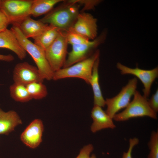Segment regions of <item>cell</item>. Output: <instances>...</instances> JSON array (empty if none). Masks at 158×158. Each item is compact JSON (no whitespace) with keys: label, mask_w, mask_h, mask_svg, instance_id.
<instances>
[{"label":"cell","mask_w":158,"mask_h":158,"mask_svg":"<svg viewBox=\"0 0 158 158\" xmlns=\"http://www.w3.org/2000/svg\"><path fill=\"white\" fill-rule=\"evenodd\" d=\"M68 44L65 31L61 30L55 40L45 51L47 59L54 72L63 66Z\"/></svg>","instance_id":"obj_5"},{"label":"cell","mask_w":158,"mask_h":158,"mask_svg":"<svg viewBox=\"0 0 158 158\" xmlns=\"http://www.w3.org/2000/svg\"><path fill=\"white\" fill-rule=\"evenodd\" d=\"M137 83V79L135 78L130 79L116 95L106 99L105 104L107 108L105 112L111 118L113 119L119 111L128 105L136 90Z\"/></svg>","instance_id":"obj_6"},{"label":"cell","mask_w":158,"mask_h":158,"mask_svg":"<svg viewBox=\"0 0 158 158\" xmlns=\"http://www.w3.org/2000/svg\"><path fill=\"white\" fill-rule=\"evenodd\" d=\"M0 48L12 51L21 60L25 59L26 56V52L11 29H7L0 32Z\"/></svg>","instance_id":"obj_14"},{"label":"cell","mask_w":158,"mask_h":158,"mask_svg":"<svg viewBox=\"0 0 158 158\" xmlns=\"http://www.w3.org/2000/svg\"><path fill=\"white\" fill-rule=\"evenodd\" d=\"M149 106L155 112L158 111V90H156L155 93L152 96L150 99L148 100Z\"/></svg>","instance_id":"obj_27"},{"label":"cell","mask_w":158,"mask_h":158,"mask_svg":"<svg viewBox=\"0 0 158 158\" xmlns=\"http://www.w3.org/2000/svg\"><path fill=\"white\" fill-rule=\"evenodd\" d=\"M75 1L79 4H84V6L83 10L91 9L94 8L99 3L100 0H75Z\"/></svg>","instance_id":"obj_26"},{"label":"cell","mask_w":158,"mask_h":158,"mask_svg":"<svg viewBox=\"0 0 158 158\" xmlns=\"http://www.w3.org/2000/svg\"><path fill=\"white\" fill-rule=\"evenodd\" d=\"M26 86L32 99H41L47 95V88L43 82H33L27 85Z\"/></svg>","instance_id":"obj_21"},{"label":"cell","mask_w":158,"mask_h":158,"mask_svg":"<svg viewBox=\"0 0 158 158\" xmlns=\"http://www.w3.org/2000/svg\"><path fill=\"white\" fill-rule=\"evenodd\" d=\"M62 0H32L30 15L35 17L47 14Z\"/></svg>","instance_id":"obj_19"},{"label":"cell","mask_w":158,"mask_h":158,"mask_svg":"<svg viewBox=\"0 0 158 158\" xmlns=\"http://www.w3.org/2000/svg\"><path fill=\"white\" fill-rule=\"evenodd\" d=\"M117 68L120 71L122 75L131 74L134 75L139 79L143 84V96L147 98L150 93L152 85L158 76V68L150 70L140 69L138 67L132 68L123 65L120 63L116 65Z\"/></svg>","instance_id":"obj_10"},{"label":"cell","mask_w":158,"mask_h":158,"mask_svg":"<svg viewBox=\"0 0 158 158\" xmlns=\"http://www.w3.org/2000/svg\"><path fill=\"white\" fill-rule=\"evenodd\" d=\"M90 158H96V157L95 154H93L90 156Z\"/></svg>","instance_id":"obj_30"},{"label":"cell","mask_w":158,"mask_h":158,"mask_svg":"<svg viewBox=\"0 0 158 158\" xmlns=\"http://www.w3.org/2000/svg\"><path fill=\"white\" fill-rule=\"evenodd\" d=\"M150 150L147 158H158V131H152L148 143Z\"/></svg>","instance_id":"obj_22"},{"label":"cell","mask_w":158,"mask_h":158,"mask_svg":"<svg viewBox=\"0 0 158 158\" xmlns=\"http://www.w3.org/2000/svg\"><path fill=\"white\" fill-rule=\"evenodd\" d=\"M22 123L16 112L13 110L5 112L0 108V134H8Z\"/></svg>","instance_id":"obj_16"},{"label":"cell","mask_w":158,"mask_h":158,"mask_svg":"<svg viewBox=\"0 0 158 158\" xmlns=\"http://www.w3.org/2000/svg\"><path fill=\"white\" fill-rule=\"evenodd\" d=\"M10 29L22 47L31 56L44 80H52L54 72L47 59L45 51L25 37L17 25H13Z\"/></svg>","instance_id":"obj_2"},{"label":"cell","mask_w":158,"mask_h":158,"mask_svg":"<svg viewBox=\"0 0 158 158\" xmlns=\"http://www.w3.org/2000/svg\"><path fill=\"white\" fill-rule=\"evenodd\" d=\"M9 24L6 16L3 12L0 10V32L7 29Z\"/></svg>","instance_id":"obj_28"},{"label":"cell","mask_w":158,"mask_h":158,"mask_svg":"<svg viewBox=\"0 0 158 158\" xmlns=\"http://www.w3.org/2000/svg\"><path fill=\"white\" fill-rule=\"evenodd\" d=\"M13 78L14 83L25 86L33 82H43L44 80L37 67L26 62L19 63L15 66Z\"/></svg>","instance_id":"obj_11"},{"label":"cell","mask_w":158,"mask_h":158,"mask_svg":"<svg viewBox=\"0 0 158 158\" xmlns=\"http://www.w3.org/2000/svg\"><path fill=\"white\" fill-rule=\"evenodd\" d=\"M32 0H3L1 10L6 16L10 24H17L30 16Z\"/></svg>","instance_id":"obj_8"},{"label":"cell","mask_w":158,"mask_h":158,"mask_svg":"<svg viewBox=\"0 0 158 158\" xmlns=\"http://www.w3.org/2000/svg\"><path fill=\"white\" fill-rule=\"evenodd\" d=\"M99 63V58L95 61L92 69L90 84L92 88L94 94V105L104 107L106 105L99 83L98 68Z\"/></svg>","instance_id":"obj_17"},{"label":"cell","mask_w":158,"mask_h":158,"mask_svg":"<svg viewBox=\"0 0 158 158\" xmlns=\"http://www.w3.org/2000/svg\"><path fill=\"white\" fill-rule=\"evenodd\" d=\"M139 142L137 138H130L129 140V146L127 152H123L122 158H132V153L133 150L135 146L138 145Z\"/></svg>","instance_id":"obj_24"},{"label":"cell","mask_w":158,"mask_h":158,"mask_svg":"<svg viewBox=\"0 0 158 158\" xmlns=\"http://www.w3.org/2000/svg\"><path fill=\"white\" fill-rule=\"evenodd\" d=\"M107 33V30H105L94 40L72 45V50L68 53L63 68L70 66L89 57L88 55L104 42Z\"/></svg>","instance_id":"obj_7"},{"label":"cell","mask_w":158,"mask_h":158,"mask_svg":"<svg viewBox=\"0 0 158 158\" xmlns=\"http://www.w3.org/2000/svg\"><path fill=\"white\" fill-rule=\"evenodd\" d=\"M100 55L97 49L90 56L70 66L54 72L52 80H56L69 78H81L90 84L94 63Z\"/></svg>","instance_id":"obj_3"},{"label":"cell","mask_w":158,"mask_h":158,"mask_svg":"<svg viewBox=\"0 0 158 158\" xmlns=\"http://www.w3.org/2000/svg\"><path fill=\"white\" fill-rule=\"evenodd\" d=\"M79 6L75 0L63 1V4L53 8L40 20L44 23L67 31L73 26L76 20L80 13Z\"/></svg>","instance_id":"obj_1"},{"label":"cell","mask_w":158,"mask_h":158,"mask_svg":"<svg viewBox=\"0 0 158 158\" xmlns=\"http://www.w3.org/2000/svg\"><path fill=\"white\" fill-rule=\"evenodd\" d=\"M93 150L94 147L92 145L89 144L85 145L80 150L75 158H90V154Z\"/></svg>","instance_id":"obj_25"},{"label":"cell","mask_w":158,"mask_h":158,"mask_svg":"<svg viewBox=\"0 0 158 158\" xmlns=\"http://www.w3.org/2000/svg\"><path fill=\"white\" fill-rule=\"evenodd\" d=\"M44 128L43 123L40 119L34 120L21 134V141L30 148L34 149L37 147L42 141Z\"/></svg>","instance_id":"obj_12"},{"label":"cell","mask_w":158,"mask_h":158,"mask_svg":"<svg viewBox=\"0 0 158 158\" xmlns=\"http://www.w3.org/2000/svg\"><path fill=\"white\" fill-rule=\"evenodd\" d=\"M60 30L52 25L48 24L42 33L34 39V43L45 51L56 39Z\"/></svg>","instance_id":"obj_18"},{"label":"cell","mask_w":158,"mask_h":158,"mask_svg":"<svg viewBox=\"0 0 158 158\" xmlns=\"http://www.w3.org/2000/svg\"><path fill=\"white\" fill-rule=\"evenodd\" d=\"M133 100L122 112L116 114L113 118L116 121H123L136 117H149L157 119V113L150 108L147 98L136 90Z\"/></svg>","instance_id":"obj_4"},{"label":"cell","mask_w":158,"mask_h":158,"mask_svg":"<svg viewBox=\"0 0 158 158\" xmlns=\"http://www.w3.org/2000/svg\"><path fill=\"white\" fill-rule=\"evenodd\" d=\"M14 59L13 56L11 54L4 55L0 54V61L9 62L13 61Z\"/></svg>","instance_id":"obj_29"},{"label":"cell","mask_w":158,"mask_h":158,"mask_svg":"<svg viewBox=\"0 0 158 158\" xmlns=\"http://www.w3.org/2000/svg\"><path fill=\"white\" fill-rule=\"evenodd\" d=\"M97 20L91 14L80 13L73 26L69 30L87 40H93L97 37Z\"/></svg>","instance_id":"obj_9"},{"label":"cell","mask_w":158,"mask_h":158,"mask_svg":"<svg viewBox=\"0 0 158 158\" xmlns=\"http://www.w3.org/2000/svg\"><path fill=\"white\" fill-rule=\"evenodd\" d=\"M48 25L43 23L40 20H36L28 16L15 25L18 27L25 37L34 39L42 33Z\"/></svg>","instance_id":"obj_15"},{"label":"cell","mask_w":158,"mask_h":158,"mask_svg":"<svg viewBox=\"0 0 158 158\" xmlns=\"http://www.w3.org/2000/svg\"><path fill=\"white\" fill-rule=\"evenodd\" d=\"M65 32L68 43L71 45L80 44L89 41L71 30H69Z\"/></svg>","instance_id":"obj_23"},{"label":"cell","mask_w":158,"mask_h":158,"mask_svg":"<svg viewBox=\"0 0 158 158\" xmlns=\"http://www.w3.org/2000/svg\"><path fill=\"white\" fill-rule=\"evenodd\" d=\"M91 116L93 123L90 130L93 133L104 129H114L116 127L113 119L99 106H94L91 112Z\"/></svg>","instance_id":"obj_13"},{"label":"cell","mask_w":158,"mask_h":158,"mask_svg":"<svg viewBox=\"0 0 158 158\" xmlns=\"http://www.w3.org/2000/svg\"><path fill=\"white\" fill-rule=\"evenodd\" d=\"M9 91L11 97L15 101L25 102L32 99L25 85L14 83L10 86Z\"/></svg>","instance_id":"obj_20"},{"label":"cell","mask_w":158,"mask_h":158,"mask_svg":"<svg viewBox=\"0 0 158 158\" xmlns=\"http://www.w3.org/2000/svg\"><path fill=\"white\" fill-rule=\"evenodd\" d=\"M3 0H0V10H1L2 6Z\"/></svg>","instance_id":"obj_31"}]
</instances>
